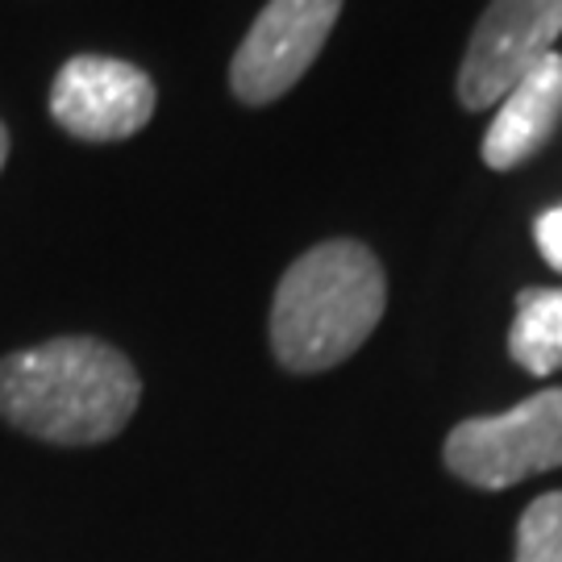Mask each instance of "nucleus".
Returning a JSON list of instances; mask_svg holds the SVG:
<instances>
[{
	"mask_svg": "<svg viewBox=\"0 0 562 562\" xmlns=\"http://www.w3.org/2000/svg\"><path fill=\"white\" fill-rule=\"evenodd\" d=\"M138 401V371L101 338H55L0 359V417L38 442H109Z\"/></svg>",
	"mask_w": 562,
	"mask_h": 562,
	"instance_id": "nucleus-1",
	"label": "nucleus"
},
{
	"mask_svg": "<svg viewBox=\"0 0 562 562\" xmlns=\"http://www.w3.org/2000/svg\"><path fill=\"white\" fill-rule=\"evenodd\" d=\"M387 304L380 259L359 241H322L283 271L271 304V346L288 371H329L375 334Z\"/></svg>",
	"mask_w": 562,
	"mask_h": 562,
	"instance_id": "nucleus-2",
	"label": "nucleus"
},
{
	"mask_svg": "<svg viewBox=\"0 0 562 562\" xmlns=\"http://www.w3.org/2000/svg\"><path fill=\"white\" fill-rule=\"evenodd\" d=\"M446 467L483 492L562 467V387H546L496 417L454 425L446 438Z\"/></svg>",
	"mask_w": 562,
	"mask_h": 562,
	"instance_id": "nucleus-3",
	"label": "nucleus"
},
{
	"mask_svg": "<svg viewBox=\"0 0 562 562\" xmlns=\"http://www.w3.org/2000/svg\"><path fill=\"white\" fill-rule=\"evenodd\" d=\"M338 13L341 0H271L246 30L229 67L238 101L271 104L288 88H296V80L322 55L325 38L334 34Z\"/></svg>",
	"mask_w": 562,
	"mask_h": 562,
	"instance_id": "nucleus-4",
	"label": "nucleus"
},
{
	"mask_svg": "<svg viewBox=\"0 0 562 562\" xmlns=\"http://www.w3.org/2000/svg\"><path fill=\"white\" fill-rule=\"evenodd\" d=\"M562 34V0H492L471 34L459 71V101L492 109Z\"/></svg>",
	"mask_w": 562,
	"mask_h": 562,
	"instance_id": "nucleus-5",
	"label": "nucleus"
},
{
	"mask_svg": "<svg viewBox=\"0 0 562 562\" xmlns=\"http://www.w3.org/2000/svg\"><path fill=\"white\" fill-rule=\"evenodd\" d=\"M155 113V83L134 63L109 55H76L63 63L50 88V117L71 138L121 142L138 134Z\"/></svg>",
	"mask_w": 562,
	"mask_h": 562,
	"instance_id": "nucleus-6",
	"label": "nucleus"
},
{
	"mask_svg": "<svg viewBox=\"0 0 562 562\" xmlns=\"http://www.w3.org/2000/svg\"><path fill=\"white\" fill-rule=\"evenodd\" d=\"M562 117V55H546L501 97L496 121L483 134V162L492 171H513L533 159L554 138Z\"/></svg>",
	"mask_w": 562,
	"mask_h": 562,
	"instance_id": "nucleus-7",
	"label": "nucleus"
},
{
	"mask_svg": "<svg viewBox=\"0 0 562 562\" xmlns=\"http://www.w3.org/2000/svg\"><path fill=\"white\" fill-rule=\"evenodd\" d=\"M508 355L521 362L529 375L562 371V288H525L517 296Z\"/></svg>",
	"mask_w": 562,
	"mask_h": 562,
	"instance_id": "nucleus-8",
	"label": "nucleus"
},
{
	"mask_svg": "<svg viewBox=\"0 0 562 562\" xmlns=\"http://www.w3.org/2000/svg\"><path fill=\"white\" fill-rule=\"evenodd\" d=\"M517 562H562V492H546L517 525Z\"/></svg>",
	"mask_w": 562,
	"mask_h": 562,
	"instance_id": "nucleus-9",
	"label": "nucleus"
},
{
	"mask_svg": "<svg viewBox=\"0 0 562 562\" xmlns=\"http://www.w3.org/2000/svg\"><path fill=\"white\" fill-rule=\"evenodd\" d=\"M533 238H538L542 259L550 262L554 271H562V204L538 217V225H533Z\"/></svg>",
	"mask_w": 562,
	"mask_h": 562,
	"instance_id": "nucleus-10",
	"label": "nucleus"
},
{
	"mask_svg": "<svg viewBox=\"0 0 562 562\" xmlns=\"http://www.w3.org/2000/svg\"><path fill=\"white\" fill-rule=\"evenodd\" d=\"M4 159H9V130L0 125V167H4Z\"/></svg>",
	"mask_w": 562,
	"mask_h": 562,
	"instance_id": "nucleus-11",
	"label": "nucleus"
}]
</instances>
